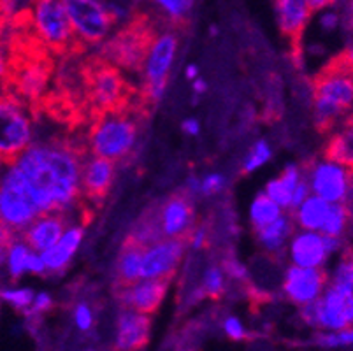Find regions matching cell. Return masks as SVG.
<instances>
[{
	"label": "cell",
	"instance_id": "obj_1",
	"mask_svg": "<svg viewBox=\"0 0 353 351\" xmlns=\"http://www.w3.org/2000/svg\"><path fill=\"white\" fill-rule=\"evenodd\" d=\"M88 153L86 139L34 141L11 163L23 176L41 214L69 212L81 204V169Z\"/></svg>",
	"mask_w": 353,
	"mask_h": 351
},
{
	"label": "cell",
	"instance_id": "obj_2",
	"mask_svg": "<svg viewBox=\"0 0 353 351\" xmlns=\"http://www.w3.org/2000/svg\"><path fill=\"white\" fill-rule=\"evenodd\" d=\"M144 118H148V112L139 99L128 108L94 114L88 120L86 130L90 153L113 160L114 163L128 159L136 150L141 121Z\"/></svg>",
	"mask_w": 353,
	"mask_h": 351
},
{
	"label": "cell",
	"instance_id": "obj_3",
	"mask_svg": "<svg viewBox=\"0 0 353 351\" xmlns=\"http://www.w3.org/2000/svg\"><path fill=\"white\" fill-rule=\"evenodd\" d=\"M81 74L90 118L99 112L128 108L139 99V90L134 88L132 83H128L120 67L101 54L81 62Z\"/></svg>",
	"mask_w": 353,
	"mask_h": 351
},
{
	"label": "cell",
	"instance_id": "obj_4",
	"mask_svg": "<svg viewBox=\"0 0 353 351\" xmlns=\"http://www.w3.org/2000/svg\"><path fill=\"white\" fill-rule=\"evenodd\" d=\"M23 16L30 41L50 53L67 57L79 54V51L86 50L85 44L79 43L74 34L62 0H30Z\"/></svg>",
	"mask_w": 353,
	"mask_h": 351
},
{
	"label": "cell",
	"instance_id": "obj_5",
	"mask_svg": "<svg viewBox=\"0 0 353 351\" xmlns=\"http://www.w3.org/2000/svg\"><path fill=\"white\" fill-rule=\"evenodd\" d=\"M353 114V76L330 60L313 77V116L320 134Z\"/></svg>",
	"mask_w": 353,
	"mask_h": 351
},
{
	"label": "cell",
	"instance_id": "obj_6",
	"mask_svg": "<svg viewBox=\"0 0 353 351\" xmlns=\"http://www.w3.org/2000/svg\"><path fill=\"white\" fill-rule=\"evenodd\" d=\"M159 32H162L159 19L152 12L137 11L132 19H128L113 37L105 41L99 54L120 69L141 74L148 51Z\"/></svg>",
	"mask_w": 353,
	"mask_h": 351
},
{
	"label": "cell",
	"instance_id": "obj_7",
	"mask_svg": "<svg viewBox=\"0 0 353 351\" xmlns=\"http://www.w3.org/2000/svg\"><path fill=\"white\" fill-rule=\"evenodd\" d=\"M34 143V112L23 99L0 92V159L9 163Z\"/></svg>",
	"mask_w": 353,
	"mask_h": 351
},
{
	"label": "cell",
	"instance_id": "obj_8",
	"mask_svg": "<svg viewBox=\"0 0 353 351\" xmlns=\"http://www.w3.org/2000/svg\"><path fill=\"white\" fill-rule=\"evenodd\" d=\"M179 46V35L174 28H163L159 32L152 48L148 51L143 63V85L139 88V101L143 108L150 112V108L157 106L163 97L169 81V72L174 63Z\"/></svg>",
	"mask_w": 353,
	"mask_h": 351
},
{
	"label": "cell",
	"instance_id": "obj_9",
	"mask_svg": "<svg viewBox=\"0 0 353 351\" xmlns=\"http://www.w3.org/2000/svg\"><path fill=\"white\" fill-rule=\"evenodd\" d=\"M51 54L53 53L35 43L32 51L11 62L8 90L23 99L32 108L35 104H44L48 99V85L53 74Z\"/></svg>",
	"mask_w": 353,
	"mask_h": 351
},
{
	"label": "cell",
	"instance_id": "obj_10",
	"mask_svg": "<svg viewBox=\"0 0 353 351\" xmlns=\"http://www.w3.org/2000/svg\"><path fill=\"white\" fill-rule=\"evenodd\" d=\"M39 214L20 170L11 162L6 163L0 170V227L11 236H21Z\"/></svg>",
	"mask_w": 353,
	"mask_h": 351
},
{
	"label": "cell",
	"instance_id": "obj_11",
	"mask_svg": "<svg viewBox=\"0 0 353 351\" xmlns=\"http://www.w3.org/2000/svg\"><path fill=\"white\" fill-rule=\"evenodd\" d=\"M304 323L322 330L353 327V292L330 285L314 302L301 305Z\"/></svg>",
	"mask_w": 353,
	"mask_h": 351
},
{
	"label": "cell",
	"instance_id": "obj_12",
	"mask_svg": "<svg viewBox=\"0 0 353 351\" xmlns=\"http://www.w3.org/2000/svg\"><path fill=\"white\" fill-rule=\"evenodd\" d=\"M74 34L81 44L95 46L104 43L111 34V28L117 23L101 0H62Z\"/></svg>",
	"mask_w": 353,
	"mask_h": 351
},
{
	"label": "cell",
	"instance_id": "obj_13",
	"mask_svg": "<svg viewBox=\"0 0 353 351\" xmlns=\"http://www.w3.org/2000/svg\"><path fill=\"white\" fill-rule=\"evenodd\" d=\"M301 170L313 195H319L330 204L343 202L348 190L350 169L325 159L322 162H306Z\"/></svg>",
	"mask_w": 353,
	"mask_h": 351
},
{
	"label": "cell",
	"instance_id": "obj_14",
	"mask_svg": "<svg viewBox=\"0 0 353 351\" xmlns=\"http://www.w3.org/2000/svg\"><path fill=\"white\" fill-rule=\"evenodd\" d=\"M157 211L163 239H188V234L197 223L194 197L187 190L167 195L162 204L157 205Z\"/></svg>",
	"mask_w": 353,
	"mask_h": 351
},
{
	"label": "cell",
	"instance_id": "obj_15",
	"mask_svg": "<svg viewBox=\"0 0 353 351\" xmlns=\"http://www.w3.org/2000/svg\"><path fill=\"white\" fill-rule=\"evenodd\" d=\"M187 248V239H169V237L148 244L141 262V279L174 278Z\"/></svg>",
	"mask_w": 353,
	"mask_h": 351
},
{
	"label": "cell",
	"instance_id": "obj_16",
	"mask_svg": "<svg viewBox=\"0 0 353 351\" xmlns=\"http://www.w3.org/2000/svg\"><path fill=\"white\" fill-rule=\"evenodd\" d=\"M329 274L323 267H299L292 263L283 272L281 292L285 299L295 305L314 302L325 292Z\"/></svg>",
	"mask_w": 353,
	"mask_h": 351
},
{
	"label": "cell",
	"instance_id": "obj_17",
	"mask_svg": "<svg viewBox=\"0 0 353 351\" xmlns=\"http://www.w3.org/2000/svg\"><path fill=\"white\" fill-rule=\"evenodd\" d=\"M114 174L117 169L113 160L102 159L94 153L86 154L81 169V204L102 205L113 186Z\"/></svg>",
	"mask_w": 353,
	"mask_h": 351
},
{
	"label": "cell",
	"instance_id": "obj_18",
	"mask_svg": "<svg viewBox=\"0 0 353 351\" xmlns=\"http://www.w3.org/2000/svg\"><path fill=\"white\" fill-rule=\"evenodd\" d=\"M172 279H139L127 286H117V297L123 308H130L139 313H157L167 295Z\"/></svg>",
	"mask_w": 353,
	"mask_h": 351
},
{
	"label": "cell",
	"instance_id": "obj_19",
	"mask_svg": "<svg viewBox=\"0 0 353 351\" xmlns=\"http://www.w3.org/2000/svg\"><path fill=\"white\" fill-rule=\"evenodd\" d=\"M274 9L278 27L288 39L292 54L299 58L301 39L314 11L307 0H274Z\"/></svg>",
	"mask_w": 353,
	"mask_h": 351
},
{
	"label": "cell",
	"instance_id": "obj_20",
	"mask_svg": "<svg viewBox=\"0 0 353 351\" xmlns=\"http://www.w3.org/2000/svg\"><path fill=\"white\" fill-rule=\"evenodd\" d=\"M290 263L299 267H322L330 255L327 239L322 232L303 230L294 232L287 244Z\"/></svg>",
	"mask_w": 353,
	"mask_h": 351
},
{
	"label": "cell",
	"instance_id": "obj_21",
	"mask_svg": "<svg viewBox=\"0 0 353 351\" xmlns=\"http://www.w3.org/2000/svg\"><path fill=\"white\" fill-rule=\"evenodd\" d=\"M152 320L150 314L139 313L130 308L121 309L117 321V337L114 348L117 351H139L150 341Z\"/></svg>",
	"mask_w": 353,
	"mask_h": 351
},
{
	"label": "cell",
	"instance_id": "obj_22",
	"mask_svg": "<svg viewBox=\"0 0 353 351\" xmlns=\"http://www.w3.org/2000/svg\"><path fill=\"white\" fill-rule=\"evenodd\" d=\"M67 228V212L63 211H50L43 212L35 218L23 232L21 237L28 243L32 250L43 251L50 250L51 246L59 243L62 234Z\"/></svg>",
	"mask_w": 353,
	"mask_h": 351
},
{
	"label": "cell",
	"instance_id": "obj_23",
	"mask_svg": "<svg viewBox=\"0 0 353 351\" xmlns=\"http://www.w3.org/2000/svg\"><path fill=\"white\" fill-rule=\"evenodd\" d=\"M83 237H85V227L79 223L70 225L65 228L59 243L41 253L44 265H46V274H60L67 269L70 260L76 255V251L81 246Z\"/></svg>",
	"mask_w": 353,
	"mask_h": 351
},
{
	"label": "cell",
	"instance_id": "obj_24",
	"mask_svg": "<svg viewBox=\"0 0 353 351\" xmlns=\"http://www.w3.org/2000/svg\"><path fill=\"white\" fill-rule=\"evenodd\" d=\"M294 232L295 221L294 218H292V214L290 217H288V214H281L276 221L255 230V237L259 246L265 251V255L281 259V255H283V251L287 250V244Z\"/></svg>",
	"mask_w": 353,
	"mask_h": 351
},
{
	"label": "cell",
	"instance_id": "obj_25",
	"mask_svg": "<svg viewBox=\"0 0 353 351\" xmlns=\"http://www.w3.org/2000/svg\"><path fill=\"white\" fill-rule=\"evenodd\" d=\"M144 248H146L144 244L137 243L136 239L127 236L120 250V255L117 259V263H114V288L139 281Z\"/></svg>",
	"mask_w": 353,
	"mask_h": 351
},
{
	"label": "cell",
	"instance_id": "obj_26",
	"mask_svg": "<svg viewBox=\"0 0 353 351\" xmlns=\"http://www.w3.org/2000/svg\"><path fill=\"white\" fill-rule=\"evenodd\" d=\"M150 4L153 8L150 12L163 25V28L179 30L188 23L195 0H150Z\"/></svg>",
	"mask_w": 353,
	"mask_h": 351
},
{
	"label": "cell",
	"instance_id": "obj_27",
	"mask_svg": "<svg viewBox=\"0 0 353 351\" xmlns=\"http://www.w3.org/2000/svg\"><path fill=\"white\" fill-rule=\"evenodd\" d=\"M330 202L323 201L319 195L311 193L310 197L292 211V218L295 221V227L303 228V230H313L322 232L323 223H325L327 217L330 211Z\"/></svg>",
	"mask_w": 353,
	"mask_h": 351
},
{
	"label": "cell",
	"instance_id": "obj_28",
	"mask_svg": "<svg viewBox=\"0 0 353 351\" xmlns=\"http://www.w3.org/2000/svg\"><path fill=\"white\" fill-rule=\"evenodd\" d=\"M323 157L353 170V121L345 120L339 130H332L323 148Z\"/></svg>",
	"mask_w": 353,
	"mask_h": 351
},
{
	"label": "cell",
	"instance_id": "obj_29",
	"mask_svg": "<svg viewBox=\"0 0 353 351\" xmlns=\"http://www.w3.org/2000/svg\"><path fill=\"white\" fill-rule=\"evenodd\" d=\"M301 179H303V170H301V167L294 166V163H288L278 178L271 179L265 185L264 193L283 209H290L292 193H294L295 186L299 185Z\"/></svg>",
	"mask_w": 353,
	"mask_h": 351
},
{
	"label": "cell",
	"instance_id": "obj_30",
	"mask_svg": "<svg viewBox=\"0 0 353 351\" xmlns=\"http://www.w3.org/2000/svg\"><path fill=\"white\" fill-rule=\"evenodd\" d=\"M34 251L21 236H12L6 250L4 269L11 281H18L28 274V267Z\"/></svg>",
	"mask_w": 353,
	"mask_h": 351
},
{
	"label": "cell",
	"instance_id": "obj_31",
	"mask_svg": "<svg viewBox=\"0 0 353 351\" xmlns=\"http://www.w3.org/2000/svg\"><path fill=\"white\" fill-rule=\"evenodd\" d=\"M227 292V274L221 263H210L202 272L201 285L197 288V297H206L211 301H220Z\"/></svg>",
	"mask_w": 353,
	"mask_h": 351
},
{
	"label": "cell",
	"instance_id": "obj_32",
	"mask_svg": "<svg viewBox=\"0 0 353 351\" xmlns=\"http://www.w3.org/2000/svg\"><path fill=\"white\" fill-rule=\"evenodd\" d=\"M283 211L285 209L276 204L265 193H259L250 205V223H252L253 230H259V228L278 220Z\"/></svg>",
	"mask_w": 353,
	"mask_h": 351
},
{
	"label": "cell",
	"instance_id": "obj_33",
	"mask_svg": "<svg viewBox=\"0 0 353 351\" xmlns=\"http://www.w3.org/2000/svg\"><path fill=\"white\" fill-rule=\"evenodd\" d=\"M35 297V292L28 286H2L0 288V301L11 305L18 313H27V309L30 308L32 301Z\"/></svg>",
	"mask_w": 353,
	"mask_h": 351
},
{
	"label": "cell",
	"instance_id": "obj_34",
	"mask_svg": "<svg viewBox=\"0 0 353 351\" xmlns=\"http://www.w3.org/2000/svg\"><path fill=\"white\" fill-rule=\"evenodd\" d=\"M272 159V148L271 144L265 139H259L255 144H252L250 151L246 153V157L243 159V166L241 170L245 174L255 172L256 169H260L262 166L269 162Z\"/></svg>",
	"mask_w": 353,
	"mask_h": 351
},
{
	"label": "cell",
	"instance_id": "obj_35",
	"mask_svg": "<svg viewBox=\"0 0 353 351\" xmlns=\"http://www.w3.org/2000/svg\"><path fill=\"white\" fill-rule=\"evenodd\" d=\"M348 212H346L345 205L341 202H336V204L330 205L329 217L322 227V234L323 236L341 237L345 232H348Z\"/></svg>",
	"mask_w": 353,
	"mask_h": 351
},
{
	"label": "cell",
	"instance_id": "obj_36",
	"mask_svg": "<svg viewBox=\"0 0 353 351\" xmlns=\"http://www.w3.org/2000/svg\"><path fill=\"white\" fill-rule=\"evenodd\" d=\"M330 285L353 292V248H346L343 251V257L336 265Z\"/></svg>",
	"mask_w": 353,
	"mask_h": 351
},
{
	"label": "cell",
	"instance_id": "obj_37",
	"mask_svg": "<svg viewBox=\"0 0 353 351\" xmlns=\"http://www.w3.org/2000/svg\"><path fill=\"white\" fill-rule=\"evenodd\" d=\"M316 343L325 348H339L353 344V327L343 328V330H327L316 336Z\"/></svg>",
	"mask_w": 353,
	"mask_h": 351
},
{
	"label": "cell",
	"instance_id": "obj_38",
	"mask_svg": "<svg viewBox=\"0 0 353 351\" xmlns=\"http://www.w3.org/2000/svg\"><path fill=\"white\" fill-rule=\"evenodd\" d=\"M72 320L79 332H88V330H92V327L95 323V311L92 309V305L88 302L81 301L74 305Z\"/></svg>",
	"mask_w": 353,
	"mask_h": 351
},
{
	"label": "cell",
	"instance_id": "obj_39",
	"mask_svg": "<svg viewBox=\"0 0 353 351\" xmlns=\"http://www.w3.org/2000/svg\"><path fill=\"white\" fill-rule=\"evenodd\" d=\"M187 241L188 246L194 251H201L208 248V243H210V227H208L206 221H197L190 234H188Z\"/></svg>",
	"mask_w": 353,
	"mask_h": 351
},
{
	"label": "cell",
	"instance_id": "obj_40",
	"mask_svg": "<svg viewBox=\"0 0 353 351\" xmlns=\"http://www.w3.org/2000/svg\"><path fill=\"white\" fill-rule=\"evenodd\" d=\"M225 188V176L220 172L208 174L206 178L201 179V195L202 197H213Z\"/></svg>",
	"mask_w": 353,
	"mask_h": 351
},
{
	"label": "cell",
	"instance_id": "obj_41",
	"mask_svg": "<svg viewBox=\"0 0 353 351\" xmlns=\"http://www.w3.org/2000/svg\"><path fill=\"white\" fill-rule=\"evenodd\" d=\"M51 308H53V297H51L50 294H46V292H37L34 297V301H32L30 308L27 309L25 317H28V318L41 317V314L48 313Z\"/></svg>",
	"mask_w": 353,
	"mask_h": 351
},
{
	"label": "cell",
	"instance_id": "obj_42",
	"mask_svg": "<svg viewBox=\"0 0 353 351\" xmlns=\"http://www.w3.org/2000/svg\"><path fill=\"white\" fill-rule=\"evenodd\" d=\"M223 332L234 341H243L246 339V328L245 325L241 323L239 318L229 317L223 320Z\"/></svg>",
	"mask_w": 353,
	"mask_h": 351
},
{
	"label": "cell",
	"instance_id": "obj_43",
	"mask_svg": "<svg viewBox=\"0 0 353 351\" xmlns=\"http://www.w3.org/2000/svg\"><path fill=\"white\" fill-rule=\"evenodd\" d=\"M332 62L353 76V37L350 39L348 44L345 46V50L332 58Z\"/></svg>",
	"mask_w": 353,
	"mask_h": 351
},
{
	"label": "cell",
	"instance_id": "obj_44",
	"mask_svg": "<svg viewBox=\"0 0 353 351\" xmlns=\"http://www.w3.org/2000/svg\"><path fill=\"white\" fill-rule=\"evenodd\" d=\"M311 195V190H310V185H307L306 178L303 176V179L299 181V185L295 186L294 193H292V202H290V209L294 211L295 208H299L301 204H303L304 201H306L307 197Z\"/></svg>",
	"mask_w": 353,
	"mask_h": 351
},
{
	"label": "cell",
	"instance_id": "obj_45",
	"mask_svg": "<svg viewBox=\"0 0 353 351\" xmlns=\"http://www.w3.org/2000/svg\"><path fill=\"white\" fill-rule=\"evenodd\" d=\"M341 204L345 205L346 212H348V230H353V170H350L348 190H346V195Z\"/></svg>",
	"mask_w": 353,
	"mask_h": 351
},
{
	"label": "cell",
	"instance_id": "obj_46",
	"mask_svg": "<svg viewBox=\"0 0 353 351\" xmlns=\"http://www.w3.org/2000/svg\"><path fill=\"white\" fill-rule=\"evenodd\" d=\"M9 72H11V58H8V54L0 50V83L8 85Z\"/></svg>",
	"mask_w": 353,
	"mask_h": 351
},
{
	"label": "cell",
	"instance_id": "obj_47",
	"mask_svg": "<svg viewBox=\"0 0 353 351\" xmlns=\"http://www.w3.org/2000/svg\"><path fill=\"white\" fill-rule=\"evenodd\" d=\"M339 21H341V19H339V14L332 11L325 12V14L320 18V25H322V28H325V30H332V28H336L339 25Z\"/></svg>",
	"mask_w": 353,
	"mask_h": 351
},
{
	"label": "cell",
	"instance_id": "obj_48",
	"mask_svg": "<svg viewBox=\"0 0 353 351\" xmlns=\"http://www.w3.org/2000/svg\"><path fill=\"white\" fill-rule=\"evenodd\" d=\"M11 234H9L6 228L0 227V269L4 267V259H6V250H8V244L11 241Z\"/></svg>",
	"mask_w": 353,
	"mask_h": 351
},
{
	"label": "cell",
	"instance_id": "obj_49",
	"mask_svg": "<svg viewBox=\"0 0 353 351\" xmlns=\"http://www.w3.org/2000/svg\"><path fill=\"white\" fill-rule=\"evenodd\" d=\"M181 128H183V132H185V134L199 135V132H201V123H199L195 118H187V120L181 123Z\"/></svg>",
	"mask_w": 353,
	"mask_h": 351
},
{
	"label": "cell",
	"instance_id": "obj_50",
	"mask_svg": "<svg viewBox=\"0 0 353 351\" xmlns=\"http://www.w3.org/2000/svg\"><path fill=\"white\" fill-rule=\"evenodd\" d=\"M313 11H322V9L330 8V6L336 4V0H307Z\"/></svg>",
	"mask_w": 353,
	"mask_h": 351
},
{
	"label": "cell",
	"instance_id": "obj_51",
	"mask_svg": "<svg viewBox=\"0 0 353 351\" xmlns=\"http://www.w3.org/2000/svg\"><path fill=\"white\" fill-rule=\"evenodd\" d=\"M192 88H194L195 95H202L208 90V83L201 79V77H195L194 81H192Z\"/></svg>",
	"mask_w": 353,
	"mask_h": 351
},
{
	"label": "cell",
	"instance_id": "obj_52",
	"mask_svg": "<svg viewBox=\"0 0 353 351\" xmlns=\"http://www.w3.org/2000/svg\"><path fill=\"white\" fill-rule=\"evenodd\" d=\"M187 77L190 79V81H194L195 77H199V67L195 66V63H192V66L187 67Z\"/></svg>",
	"mask_w": 353,
	"mask_h": 351
},
{
	"label": "cell",
	"instance_id": "obj_53",
	"mask_svg": "<svg viewBox=\"0 0 353 351\" xmlns=\"http://www.w3.org/2000/svg\"><path fill=\"white\" fill-rule=\"evenodd\" d=\"M4 166H6V163H4V162H2V159H0V170L4 169Z\"/></svg>",
	"mask_w": 353,
	"mask_h": 351
},
{
	"label": "cell",
	"instance_id": "obj_54",
	"mask_svg": "<svg viewBox=\"0 0 353 351\" xmlns=\"http://www.w3.org/2000/svg\"><path fill=\"white\" fill-rule=\"evenodd\" d=\"M350 4H352V9H353V0H350Z\"/></svg>",
	"mask_w": 353,
	"mask_h": 351
},
{
	"label": "cell",
	"instance_id": "obj_55",
	"mask_svg": "<svg viewBox=\"0 0 353 351\" xmlns=\"http://www.w3.org/2000/svg\"><path fill=\"white\" fill-rule=\"evenodd\" d=\"M0 304H2V301H0Z\"/></svg>",
	"mask_w": 353,
	"mask_h": 351
}]
</instances>
